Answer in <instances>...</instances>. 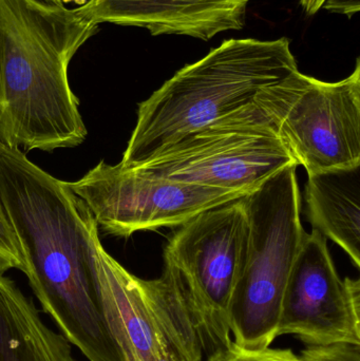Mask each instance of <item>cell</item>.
<instances>
[{
  "instance_id": "obj_1",
  "label": "cell",
  "mask_w": 360,
  "mask_h": 361,
  "mask_svg": "<svg viewBox=\"0 0 360 361\" xmlns=\"http://www.w3.org/2000/svg\"><path fill=\"white\" fill-rule=\"evenodd\" d=\"M0 201L32 290L61 335L89 361H125L99 305L84 202L67 182L1 142Z\"/></svg>"
},
{
  "instance_id": "obj_2",
  "label": "cell",
  "mask_w": 360,
  "mask_h": 361,
  "mask_svg": "<svg viewBox=\"0 0 360 361\" xmlns=\"http://www.w3.org/2000/svg\"><path fill=\"white\" fill-rule=\"evenodd\" d=\"M99 31L61 4L0 0V142L27 152L77 147L87 128L69 66Z\"/></svg>"
},
{
  "instance_id": "obj_3",
  "label": "cell",
  "mask_w": 360,
  "mask_h": 361,
  "mask_svg": "<svg viewBox=\"0 0 360 361\" xmlns=\"http://www.w3.org/2000/svg\"><path fill=\"white\" fill-rule=\"evenodd\" d=\"M298 66L287 37L224 40L142 102L122 161L133 167L165 146L249 105Z\"/></svg>"
},
{
  "instance_id": "obj_4",
  "label": "cell",
  "mask_w": 360,
  "mask_h": 361,
  "mask_svg": "<svg viewBox=\"0 0 360 361\" xmlns=\"http://www.w3.org/2000/svg\"><path fill=\"white\" fill-rule=\"evenodd\" d=\"M245 197L192 216L164 250L161 279L207 355L232 341L230 301L249 246Z\"/></svg>"
},
{
  "instance_id": "obj_5",
  "label": "cell",
  "mask_w": 360,
  "mask_h": 361,
  "mask_svg": "<svg viewBox=\"0 0 360 361\" xmlns=\"http://www.w3.org/2000/svg\"><path fill=\"white\" fill-rule=\"evenodd\" d=\"M296 163L245 197L249 246L230 307L232 341L247 349L278 338L281 302L290 273L306 239Z\"/></svg>"
},
{
  "instance_id": "obj_6",
  "label": "cell",
  "mask_w": 360,
  "mask_h": 361,
  "mask_svg": "<svg viewBox=\"0 0 360 361\" xmlns=\"http://www.w3.org/2000/svg\"><path fill=\"white\" fill-rule=\"evenodd\" d=\"M308 175L360 166V63L327 82L299 70L262 90L251 104Z\"/></svg>"
},
{
  "instance_id": "obj_7",
  "label": "cell",
  "mask_w": 360,
  "mask_h": 361,
  "mask_svg": "<svg viewBox=\"0 0 360 361\" xmlns=\"http://www.w3.org/2000/svg\"><path fill=\"white\" fill-rule=\"evenodd\" d=\"M292 163L295 160L272 127L226 116L130 169L161 179L251 193Z\"/></svg>"
},
{
  "instance_id": "obj_8",
  "label": "cell",
  "mask_w": 360,
  "mask_h": 361,
  "mask_svg": "<svg viewBox=\"0 0 360 361\" xmlns=\"http://www.w3.org/2000/svg\"><path fill=\"white\" fill-rule=\"evenodd\" d=\"M67 183L97 226L124 238L137 231L181 226L204 210L249 195L161 179L105 161L80 179Z\"/></svg>"
},
{
  "instance_id": "obj_9",
  "label": "cell",
  "mask_w": 360,
  "mask_h": 361,
  "mask_svg": "<svg viewBox=\"0 0 360 361\" xmlns=\"http://www.w3.org/2000/svg\"><path fill=\"white\" fill-rule=\"evenodd\" d=\"M306 345H360V281L338 275L328 239L313 229L296 257L285 286L278 337Z\"/></svg>"
},
{
  "instance_id": "obj_10",
  "label": "cell",
  "mask_w": 360,
  "mask_h": 361,
  "mask_svg": "<svg viewBox=\"0 0 360 361\" xmlns=\"http://www.w3.org/2000/svg\"><path fill=\"white\" fill-rule=\"evenodd\" d=\"M88 229L99 305L108 332L123 358L125 361H175L144 293L141 278L132 275L106 252L92 214Z\"/></svg>"
},
{
  "instance_id": "obj_11",
  "label": "cell",
  "mask_w": 360,
  "mask_h": 361,
  "mask_svg": "<svg viewBox=\"0 0 360 361\" xmlns=\"http://www.w3.org/2000/svg\"><path fill=\"white\" fill-rule=\"evenodd\" d=\"M251 0H88L75 8L94 25L143 27L154 36L184 35L209 42L241 30Z\"/></svg>"
},
{
  "instance_id": "obj_12",
  "label": "cell",
  "mask_w": 360,
  "mask_h": 361,
  "mask_svg": "<svg viewBox=\"0 0 360 361\" xmlns=\"http://www.w3.org/2000/svg\"><path fill=\"white\" fill-rule=\"evenodd\" d=\"M359 167L308 175L306 214L313 229L340 246L360 265Z\"/></svg>"
},
{
  "instance_id": "obj_13",
  "label": "cell",
  "mask_w": 360,
  "mask_h": 361,
  "mask_svg": "<svg viewBox=\"0 0 360 361\" xmlns=\"http://www.w3.org/2000/svg\"><path fill=\"white\" fill-rule=\"evenodd\" d=\"M0 361H78L14 281L0 274Z\"/></svg>"
},
{
  "instance_id": "obj_14",
  "label": "cell",
  "mask_w": 360,
  "mask_h": 361,
  "mask_svg": "<svg viewBox=\"0 0 360 361\" xmlns=\"http://www.w3.org/2000/svg\"><path fill=\"white\" fill-rule=\"evenodd\" d=\"M207 361H302L291 349H247L234 341L209 355Z\"/></svg>"
},
{
  "instance_id": "obj_15",
  "label": "cell",
  "mask_w": 360,
  "mask_h": 361,
  "mask_svg": "<svg viewBox=\"0 0 360 361\" xmlns=\"http://www.w3.org/2000/svg\"><path fill=\"white\" fill-rule=\"evenodd\" d=\"M8 269H19L25 275L27 264L23 248L0 201V274L6 273Z\"/></svg>"
},
{
  "instance_id": "obj_16",
  "label": "cell",
  "mask_w": 360,
  "mask_h": 361,
  "mask_svg": "<svg viewBox=\"0 0 360 361\" xmlns=\"http://www.w3.org/2000/svg\"><path fill=\"white\" fill-rule=\"evenodd\" d=\"M300 358L302 361H360V345H306Z\"/></svg>"
},
{
  "instance_id": "obj_17",
  "label": "cell",
  "mask_w": 360,
  "mask_h": 361,
  "mask_svg": "<svg viewBox=\"0 0 360 361\" xmlns=\"http://www.w3.org/2000/svg\"><path fill=\"white\" fill-rule=\"evenodd\" d=\"M332 13L344 14L349 18L359 12L360 0H325L323 8Z\"/></svg>"
},
{
  "instance_id": "obj_18",
  "label": "cell",
  "mask_w": 360,
  "mask_h": 361,
  "mask_svg": "<svg viewBox=\"0 0 360 361\" xmlns=\"http://www.w3.org/2000/svg\"><path fill=\"white\" fill-rule=\"evenodd\" d=\"M325 2V0H300V4L304 8V12L309 16H313L318 11H321Z\"/></svg>"
},
{
  "instance_id": "obj_19",
  "label": "cell",
  "mask_w": 360,
  "mask_h": 361,
  "mask_svg": "<svg viewBox=\"0 0 360 361\" xmlns=\"http://www.w3.org/2000/svg\"><path fill=\"white\" fill-rule=\"evenodd\" d=\"M42 1L50 2V4H63V0H42Z\"/></svg>"
}]
</instances>
